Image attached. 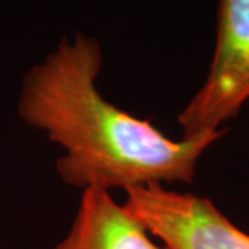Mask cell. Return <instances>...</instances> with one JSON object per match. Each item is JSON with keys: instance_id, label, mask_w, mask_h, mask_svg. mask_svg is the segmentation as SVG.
I'll use <instances>...</instances> for the list:
<instances>
[{"instance_id": "obj_1", "label": "cell", "mask_w": 249, "mask_h": 249, "mask_svg": "<svg viewBox=\"0 0 249 249\" xmlns=\"http://www.w3.org/2000/svg\"><path fill=\"white\" fill-rule=\"evenodd\" d=\"M102 65L101 44L76 33L23 76L18 115L65 151L58 177L83 191L191 185L202 154L225 131L168 138L99 92Z\"/></svg>"}, {"instance_id": "obj_2", "label": "cell", "mask_w": 249, "mask_h": 249, "mask_svg": "<svg viewBox=\"0 0 249 249\" xmlns=\"http://www.w3.org/2000/svg\"><path fill=\"white\" fill-rule=\"evenodd\" d=\"M249 101V0L218 5L215 52L207 78L178 113L183 138L225 131Z\"/></svg>"}, {"instance_id": "obj_3", "label": "cell", "mask_w": 249, "mask_h": 249, "mask_svg": "<svg viewBox=\"0 0 249 249\" xmlns=\"http://www.w3.org/2000/svg\"><path fill=\"white\" fill-rule=\"evenodd\" d=\"M124 206L167 249H249V235L209 197L162 185L124 191Z\"/></svg>"}, {"instance_id": "obj_4", "label": "cell", "mask_w": 249, "mask_h": 249, "mask_svg": "<svg viewBox=\"0 0 249 249\" xmlns=\"http://www.w3.org/2000/svg\"><path fill=\"white\" fill-rule=\"evenodd\" d=\"M55 249H167L112 193L86 189L76 215Z\"/></svg>"}]
</instances>
